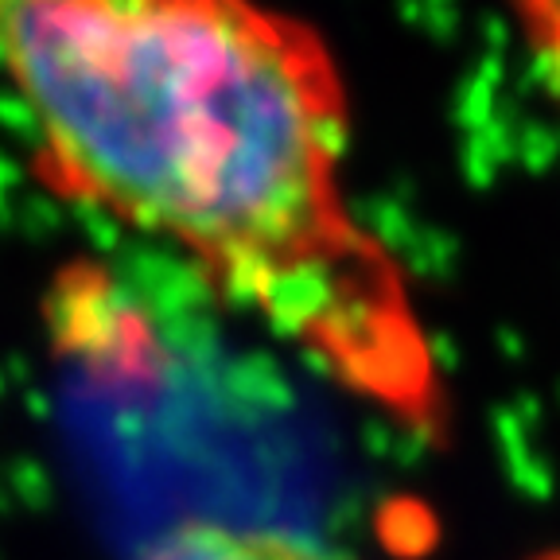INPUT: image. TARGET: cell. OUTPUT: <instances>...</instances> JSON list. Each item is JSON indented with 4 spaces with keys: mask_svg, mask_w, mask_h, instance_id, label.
<instances>
[{
    "mask_svg": "<svg viewBox=\"0 0 560 560\" xmlns=\"http://www.w3.org/2000/svg\"><path fill=\"white\" fill-rule=\"evenodd\" d=\"M144 560H339L331 552L272 529H237L222 522H187Z\"/></svg>",
    "mask_w": 560,
    "mask_h": 560,
    "instance_id": "cell-2",
    "label": "cell"
},
{
    "mask_svg": "<svg viewBox=\"0 0 560 560\" xmlns=\"http://www.w3.org/2000/svg\"><path fill=\"white\" fill-rule=\"evenodd\" d=\"M0 70L59 191L184 249L429 436L436 362L342 199L347 102L312 27L234 0H0Z\"/></svg>",
    "mask_w": 560,
    "mask_h": 560,
    "instance_id": "cell-1",
    "label": "cell"
},
{
    "mask_svg": "<svg viewBox=\"0 0 560 560\" xmlns=\"http://www.w3.org/2000/svg\"><path fill=\"white\" fill-rule=\"evenodd\" d=\"M560 160V140L557 129H545V125H529L525 129V164L534 172H545V167Z\"/></svg>",
    "mask_w": 560,
    "mask_h": 560,
    "instance_id": "cell-4",
    "label": "cell"
},
{
    "mask_svg": "<svg viewBox=\"0 0 560 560\" xmlns=\"http://www.w3.org/2000/svg\"><path fill=\"white\" fill-rule=\"evenodd\" d=\"M534 16L549 24L541 35H560V4H541V9H534Z\"/></svg>",
    "mask_w": 560,
    "mask_h": 560,
    "instance_id": "cell-6",
    "label": "cell"
},
{
    "mask_svg": "<svg viewBox=\"0 0 560 560\" xmlns=\"http://www.w3.org/2000/svg\"><path fill=\"white\" fill-rule=\"evenodd\" d=\"M517 482H522L534 499H549L552 494V471L545 464H537V459L534 464H517Z\"/></svg>",
    "mask_w": 560,
    "mask_h": 560,
    "instance_id": "cell-5",
    "label": "cell"
},
{
    "mask_svg": "<svg viewBox=\"0 0 560 560\" xmlns=\"http://www.w3.org/2000/svg\"><path fill=\"white\" fill-rule=\"evenodd\" d=\"M557 397H560V385H557Z\"/></svg>",
    "mask_w": 560,
    "mask_h": 560,
    "instance_id": "cell-8",
    "label": "cell"
},
{
    "mask_svg": "<svg viewBox=\"0 0 560 560\" xmlns=\"http://www.w3.org/2000/svg\"><path fill=\"white\" fill-rule=\"evenodd\" d=\"M506 350H510V354H522V342H517L514 335H510V339H506Z\"/></svg>",
    "mask_w": 560,
    "mask_h": 560,
    "instance_id": "cell-7",
    "label": "cell"
},
{
    "mask_svg": "<svg viewBox=\"0 0 560 560\" xmlns=\"http://www.w3.org/2000/svg\"><path fill=\"white\" fill-rule=\"evenodd\" d=\"M557 140H560V129H557Z\"/></svg>",
    "mask_w": 560,
    "mask_h": 560,
    "instance_id": "cell-9",
    "label": "cell"
},
{
    "mask_svg": "<svg viewBox=\"0 0 560 560\" xmlns=\"http://www.w3.org/2000/svg\"><path fill=\"white\" fill-rule=\"evenodd\" d=\"M525 86H537L560 102V35H541L525 62Z\"/></svg>",
    "mask_w": 560,
    "mask_h": 560,
    "instance_id": "cell-3",
    "label": "cell"
}]
</instances>
